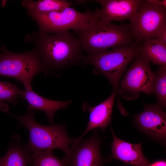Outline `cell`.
I'll use <instances>...</instances> for the list:
<instances>
[{
  "instance_id": "cell-4",
  "label": "cell",
  "mask_w": 166,
  "mask_h": 166,
  "mask_svg": "<svg viewBox=\"0 0 166 166\" xmlns=\"http://www.w3.org/2000/svg\"><path fill=\"white\" fill-rule=\"evenodd\" d=\"M139 52L138 43L117 46L95 54L84 55L83 63L93 65L95 74L103 75L118 94L124 73Z\"/></svg>"
},
{
  "instance_id": "cell-15",
  "label": "cell",
  "mask_w": 166,
  "mask_h": 166,
  "mask_svg": "<svg viewBox=\"0 0 166 166\" xmlns=\"http://www.w3.org/2000/svg\"><path fill=\"white\" fill-rule=\"evenodd\" d=\"M22 6L26 9L28 15L53 11H59L70 7L72 2L64 0H21Z\"/></svg>"
},
{
  "instance_id": "cell-14",
  "label": "cell",
  "mask_w": 166,
  "mask_h": 166,
  "mask_svg": "<svg viewBox=\"0 0 166 166\" xmlns=\"http://www.w3.org/2000/svg\"><path fill=\"white\" fill-rule=\"evenodd\" d=\"M23 96L28 104L29 112L35 110L43 111L49 121L53 123L55 113L57 110L64 109L72 103V100L60 101L45 98L34 92L32 89L25 90Z\"/></svg>"
},
{
  "instance_id": "cell-9",
  "label": "cell",
  "mask_w": 166,
  "mask_h": 166,
  "mask_svg": "<svg viewBox=\"0 0 166 166\" xmlns=\"http://www.w3.org/2000/svg\"><path fill=\"white\" fill-rule=\"evenodd\" d=\"M92 135L81 140L70 148L68 156L63 160L70 166H101L102 159L100 152L101 141L95 130Z\"/></svg>"
},
{
  "instance_id": "cell-23",
  "label": "cell",
  "mask_w": 166,
  "mask_h": 166,
  "mask_svg": "<svg viewBox=\"0 0 166 166\" xmlns=\"http://www.w3.org/2000/svg\"><path fill=\"white\" fill-rule=\"evenodd\" d=\"M148 166H166V163L164 161H160L149 165Z\"/></svg>"
},
{
  "instance_id": "cell-19",
  "label": "cell",
  "mask_w": 166,
  "mask_h": 166,
  "mask_svg": "<svg viewBox=\"0 0 166 166\" xmlns=\"http://www.w3.org/2000/svg\"><path fill=\"white\" fill-rule=\"evenodd\" d=\"M155 73L152 93L156 96L157 105L164 108L166 105V65L160 66Z\"/></svg>"
},
{
  "instance_id": "cell-8",
  "label": "cell",
  "mask_w": 166,
  "mask_h": 166,
  "mask_svg": "<svg viewBox=\"0 0 166 166\" xmlns=\"http://www.w3.org/2000/svg\"><path fill=\"white\" fill-rule=\"evenodd\" d=\"M129 20L132 34L138 43L154 38L160 29L166 24V8L143 0L139 9Z\"/></svg>"
},
{
  "instance_id": "cell-21",
  "label": "cell",
  "mask_w": 166,
  "mask_h": 166,
  "mask_svg": "<svg viewBox=\"0 0 166 166\" xmlns=\"http://www.w3.org/2000/svg\"><path fill=\"white\" fill-rule=\"evenodd\" d=\"M154 38L161 43L166 45V24L160 29Z\"/></svg>"
},
{
  "instance_id": "cell-24",
  "label": "cell",
  "mask_w": 166,
  "mask_h": 166,
  "mask_svg": "<svg viewBox=\"0 0 166 166\" xmlns=\"http://www.w3.org/2000/svg\"><path fill=\"white\" fill-rule=\"evenodd\" d=\"M1 54H0V59L1 58Z\"/></svg>"
},
{
  "instance_id": "cell-10",
  "label": "cell",
  "mask_w": 166,
  "mask_h": 166,
  "mask_svg": "<svg viewBox=\"0 0 166 166\" xmlns=\"http://www.w3.org/2000/svg\"><path fill=\"white\" fill-rule=\"evenodd\" d=\"M142 0H97L101 8L96 10L98 17L105 21L131 18L142 5Z\"/></svg>"
},
{
  "instance_id": "cell-12",
  "label": "cell",
  "mask_w": 166,
  "mask_h": 166,
  "mask_svg": "<svg viewBox=\"0 0 166 166\" xmlns=\"http://www.w3.org/2000/svg\"><path fill=\"white\" fill-rule=\"evenodd\" d=\"M135 118L140 127L148 135L158 139L165 138L166 113L158 105L147 106Z\"/></svg>"
},
{
  "instance_id": "cell-13",
  "label": "cell",
  "mask_w": 166,
  "mask_h": 166,
  "mask_svg": "<svg viewBox=\"0 0 166 166\" xmlns=\"http://www.w3.org/2000/svg\"><path fill=\"white\" fill-rule=\"evenodd\" d=\"M111 131L113 138L111 158L133 166H148L149 163L142 152L141 143L134 144L125 141L116 136L112 127Z\"/></svg>"
},
{
  "instance_id": "cell-22",
  "label": "cell",
  "mask_w": 166,
  "mask_h": 166,
  "mask_svg": "<svg viewBox=\"0 0 166 166\" xmlns=\"http://www.w3.org/2000/svg\"><path fill=\"white\" fill-rule=\"evenodd\" d=\"M151 4L156 6L166 8V1L158 0H147Z\"/></svg>"
},
{
  "instance_id": "cell-3",
  "label": "cell",
  "mask_w": 166,
  "mask_h": 166,
  "mask_svg": "<svg viewBox=\"0 0 166 166\" xmlns=\"http://www.w3.org/2000/svg\"><path fill=\"white\" fill-rule=\"evenodd\" d=\"M29 112L22 116L10 114L18 121L21 125L28 130L30 137L26 146L30 152L56 148L65 153V157H68L70 152L69 146L74 143L75 138L68 136L65 124H40L35 120L34 112Z\"/></svg>"
},
{
  "instance_id": "cell-11",
  "label": "cell",
  "mask_w": 166,
  "mask_h": 166,
  "mask_svg": "<svg viewBox=\"0 0 166 166\" xmlns=\"http://www.w3.org/2000/svg\"><path fill=\"white\" fill-rule=\"evenodd\" d=\"M117 94L115 91L113 90L108 99L95 106L92 107L87 102L83 103V110L88 111L89 113L88 124L83 133L79 137L75 138L71 148L75 146L91 130L99 128L103 130H105L111 122L113 106Z\"/></svg>"
},
{
  "instance_id": "cell-17",
  "label": "cell",
  "mask_w": 166,
  "mask_h": 166,
  "mask_svg": "<svg viewBox=\"0 0 166 166\" xmlns=\"http://www.w3.org/2000/svg\"><path fill=\"white\" fill-rule=\"evenodd\" d=\"M140 52L149 61L160 66L166 65V45L155 38L143 41Z\"/></svg>"
},
{
  "instance_id": "cell-2",
  "label": "cell",
  "mask_w": 166,
  "mask_h": 166,
  "mask_svg": "<svg viewBox=\"0 0 166 166\" xmlns=\"http://www.w3.org/2000/svg\"><path fill=\"white\" fill-rule=\"evenodd\" d=\"M76 33L82 50L88 55L137 43L129 24L118 25L100 18L89 28Z\"/></svg>"
},
{
  "instance_id": "cell-7",
  "label": "cell",
  "mask_w": 166,
  "mask_h": 166,
  "mask_svg": "<svg viewBox=\"0 0 166 166\" xmlns=\"http://www.w3.org/2000/svg\"><path fill=\"white\" fill-rule=\"evenodd\" d=\"M149 63L140 51L121 81L118 93L122 98L131 100L138 98L140 93L152 92L155 75Z\"/></svg>"
},
{
  "instance_id": "cell-1",
  "label": "cell",
  "mask_w": 166,
  "mask_h": 166,
  "mask_svg": "<svg viewBox=\"0 0 166 166\" xmlns=\"http://www.w3.org/2000/svg\"><path fill=\"white\" fill-rule=\"evenodd\" d=\"M24 41L34 45L46 76L58 75L63 69L83 63L79 40L69 31L57 34L35 31L26 35Z\"/></svg>"
},
{
  "instance_id": "cell-6",
  "label": "cell",
  "mask_w": 166,
  "mask_h": 166,
  "mask_svg": "<svg viewBox=\"0 0 166 166\" xmlns=\"http://www.w3.org/2000/svg\"><path fill=\"white\" fill-rule=\"evenodd\" d=\"M1 49L0 76L16 79L22 84L25 90L32 89L34 78L44 72L37 52L34 49L22 53H15L8 51L4 46H2Z\"/></svg>"
},
{
  "instance_id": "cell-16",
  "label": "cell",
  "mask_w": 166,
  "mask_h": 166,
  "mask_svg": "<svg viewBox=\"0 0 166 166\" xmlns=\"http://www.w3.org/2000/svg\"><path fill=\"white\" fill-rule=\"evenodd\" d=\"M31 154L26 145L13 143L6 154L0 158V166H27L31 163Z\"/></svg>"
},
{
  "instance_id": "cell-18",
  "label": "cell",
  "mask_w": 166,
  "mask_h": 166,
  "mask_svg": "<svg viewBox=\"0 0 166 166\" xmlns=\"http://www.w3.org/2000/svg\"><path fill=\"white\" fill-rule=\"evenodd\" d=\"M32 166H67L63 161L56 156L53 149L34 152L31 154Z\"/></svg>"
},
{
  "instance_id": "cell-20",
  "label": "cell",
  "mask_w": 166,
  "mask_h": 166,
  "mask_svg": "<svg viewBox=\"0 0 166 166\" xmlns=\"http://www.w3.org/2000/svg\"><path fill=\"white\" fill-rule=\"evenodd\" d=\"M25 91L20 89L16 84L0 81V109L5 111L2 102L7 101L17 105V98L20 96H23Z\"/></svg>"
},
{
  "instance_id": "cell-5",
  "label": "cell",
  "mask_w": 166,
  "mask_h": 166,
  "mask_svg": "<svg viewBox=\"0 0 166 166\" xmlns=\"http://www.w3.org/2000/svg\"><path fill=\"white\" fill-rule=\"evenodd\" d=\"M28 15L36 22L39 31L48 34L61 33L70 30L80 31L90 27L100 18L96 10L82 13L70 7L59 11Z\"/></svg>"
}]
</instances>
